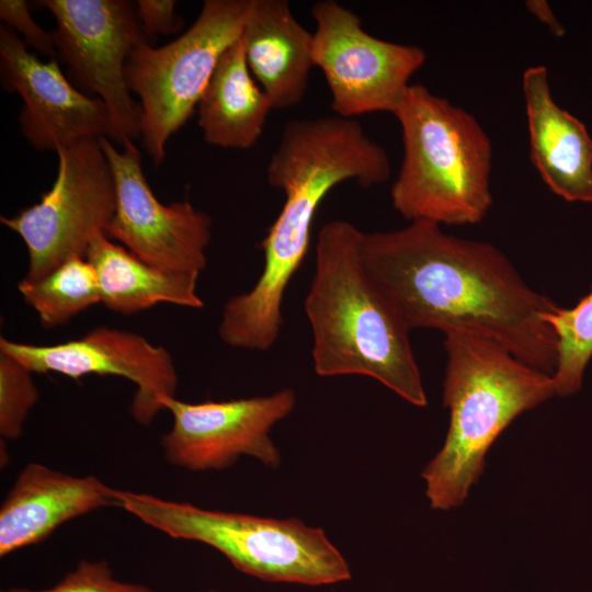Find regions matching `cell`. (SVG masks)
I'll use <instances>...</instances> for the list:
<instances>
[{
    "label": "cell",
    "mask_w": 592,
    "mask_h": 592,
    "mask_svg": "<svg viewBox=\"0 0 592 592\" xmlns=\"http://www.w3.org/2000/svg\"><path fill=\"white\" fill-rule=\"evenodd\" d=\"M362 258L410 331L476 333L554 374L557 337L545 315L558 305L534 291L493 244L415 220L397 230L364 232Z\"/></svg>",
    "instance_id": "6da1fadb"
},
{
    "label": "cell",
    "mask_w": 592,
    "mask_h": 592,
    "mask_svg": "<svg viewBox=\"0 0 592 592\" xmlns=\"http://www.w3.org/2000/svg\"><path fill=\"white\" fill-rule=\"evenodd\" d=\"M265 172L285 201L261 242V275L249 292L226 301L218 327L224 343L249 351H266L277 341L285 291L306 258L328 193L346 181L364 189L383 184L391 169L386 150L356 118L327 115L287 122Z\"/></svg>",
    "instance_id": "7a4b0ae2"
},
{
    "label": "cell",
    "mask_w": 592,
    "mask_h": 592,
    "mask_svg": "<svg viewBox=\"0 0 592 592\" xmlns=\"http://www.w3.org/2000/svg\"><path fill=\"white\" fill-rule=\"evenodd\" d=\"M363 231L331 220L316 243L314 277L304 307L312 333L315 372L363 375L417 407L428 403L410 330L367 272Z\"/></svg>",
    "instance_id": "3957f363"
},
{
    "label": "cell",
    "mask_w": 592,
    "mask_h": 592,
    "mask_svg": "<svg viewBox=\"0 0 592 592\" xmlns=\"http://www.w3.org/2000/svg\"><path fill=\"white\" fill-rule=\"evenodd\" d=\"M444 335L443 402L449 426L443 447L421 474L431 508L437 510L462 505L497 437L521 413L556 396L553 375L497 342L466 331Z\"/></svg>",
    "instance_id": "277c9868"
},
{
    "label": "cell",
    "mask_w": 592,
    "mask_h": 592,
    "mask_svg": "<svg viewBox=\"0 0 592 592\" xmlns=\"http://www.w3.org/2000/svg\"><path fill=\"white\" fill-rule=\"evenodd\" d=\"M392 114L403 144L394 208L410 221L480 223L492 205V146L477 119L420 83L408 88Z\"/></svg>",
    "instance_id": "5b68a950"
},
{
    "label": "cell",
    "mask_w": 592,
    "mask_h": 592,
    "mask_svg": "<svg viewBox=\"0 0 592 592\" xmlns=\"http://www.w3.org/2000/svg\"><path fill=\"white\" fill-rule=\"evenodd\" d=\"M115 496L119 508L146 525L175 539L208 545L257 579L317 587L352 577L325 531L299 519L208 510L129 490L115 489Z\"/></svg>",
    "instance_id": "8992f818"
},
{
    "label": "cell",
    "mask_w": 592,
    "mask_h": 592,
    "mask_svg": "<svg viewBox=\"0 0 592 592\" xmlns=\"http://www.w3.org/2000/svg\"><path fill=\"white\" fill-rule=\"evenodd\" d=\"M252 0H206L191 25L161 47L141 44L125 75L139 99L140 143L155 166L166 145L192 117L223 54L240 38Z\"/></svg>",
    "instance_id": "52a82bcc"
},
{
    "label": "cell",
    "mask_w": 592,
    "mask_h": 592,
    "mask_svg": "<svg viewBox=\"0 0 592 592\" xmlns=\"http://www.w3.org/2000/svg\"><path fill=\"white\" fill-rule=\"evenodd\" d=\"M58 171L39 202L14 216H1L29 253L24 278L35 281L67 259L86 253L92 240L106 235L116 210L114 177L100 143L87 138L57 150Z\"/></svg>",
    "instance_id": "ba28073f"
},
{
    "label": "cell",
    "mask_w": 592,
    "mask_h": 592,
    "mask_svg": "<svg viewBox=\"0 0 592 592\" xmlns=\"http://www.w3.org/2000/svg\"><path fill=\"white\" fill-rule=\"evenodd\" d=\"M56 27L50 31L56 59L83 93L101 99L111 118L109 139L121 147L139 139L140 107L126 81L125 67L133 49L149 43L135 3L127 0H42Z\"/></svg>",
    "instance_id": "9c48e42d"
},
{
    "label": "cell",
    "mask_w": 592,
    "mask_h": 592,
    "mask_svg": "<svg viewBox=\"0 0 592 592\" xmlns=\"http://www.w3.org/2000/svg\"><path fill=\"white\" fill-rule=\"evenodd\" d=\"M311 15L314 64L325 76L335 115L392 114L423 66L424 50L368 34L358 15L334 0L316 2Z\"/></svg>",
    "instance_id": "30bf717a"
},
{
    "label": "cell",
    "mask_w": 592,
    "mask_h": 592,
    "mask_svg": "<svg viewBox=\"0 0 592 592\" xmlns=\"http://www.w3.org/2000/svg\"><path fill=\"white\" fill-rule=\"evenodd\" d=\"M116 189V210L106 236L157 269L200 275L207 259L213 220L189 201L162 204L141 168V153L132 140L117 149L100 138Z\"/></svg>",
    "instance_id": "8fae6325"
},
{
    "label": "cell",
    "mask_w": 592,
    "mask_h": 592,
    "mask_svg": "<svg viewBox=\"0 0 592 592\" xmlns=\"http://www.w3.org/2000/svg\"><path fill=\"white\" fill-rule=\"evenodd\" d=\"M172 426L161 437L166 460L192 471L224 470L246 455L270 468L281 453L270 436L272 428L295 408L296 395L284 388L266 396L224 401H162Z\"/></svg>",
    "instance_id": "7c38bea8"
},
{
    "label": "cell",
    "mask_w": 592,
    "mask_h": 592,
    "mask_svg": "<svg viewBox=\"0 0 592 592\" xmlns=\"http://www.w3.org/2000/svg\"><path fill=\"white\" fill-rule=\"evenodd\" d=\"M0 352L15 358L33 374L56 373L73 379L95 374L130 380L136 391L130 406L135 421L152 422L164 410L162 401L175 397L178 374L169 351L132 331L93 328L66 342L37 345L1 337Z\"/></svg>",
    "instance_id": "4fadbf2b"
},
{
    "label": "cell",
    "mask_w": 592,
    "mask_h": 592,
    "mask_svg": "<svg viewBox=\"0 0 592 592\" xmlns=\"http://www.w3.org/2000/svg\"><path fill=\"white\" fill-rule=\"evenodd\" d=\"M1 86L18 93L23 105L18 122L36 150H55L87 138H109L110 113L104 102L76 88L56 58L45 62L18 34L0 25Z\"/></svg>",
    "instance_id": "5bb4252c"
},
{
    "label": "cell",
    "mask_w": 592,
    "mask_h": 592,
    "mask_svg": "<svg viewBox=\"0 0 592 592\" xmlns=\"http://www.w3.org/2000/svg\"><path fill=\"white\" fill-rule=\"evenodd\" d=\"M114 491L94 476L76 477L27 464L0 506V556L43 542L72 519L119 506Z\"/></svg>",
    "instance_id": "9a60e30c"
},
{
    "label": "cell",
    "mask_w": 592,
    "mask_h": 592,
    "mask_svg": "<svg viewBox=\"0 0 592 592\" xmlns=\"http://www.w3.org/2000/svg\"><path fill=\"white\" fill-rule=\"evenodd\" d=\"M531 159L546 185L568 202L592 203V138L578 118L553 99L547 69L522 77Z\"/></svg>",
    "instance_id": "2e32d148"
},
{
    "label": "cell",
    "mask_w": 592,
    "mask_h": 592,
    "mask_svg": "<svg viewBox=\"0 0 592 592\" xmlns=\"http://www.w3.org/2000/svg\"><path fill=\"white\" fill-rule=\"evenodd\" d=\"M241 39L248 67L273 110L300 103L315 67L312 33L294 16L287 0H252Z\"/></svg>",
    "instance_id": "e0dca14e"
},
{
    "label": "cell",
    "mask_w": 592,
    "mask_h": 592,
    "mask_svg": "<svg viewBox=\"0 0 592 592\" xmlns=\"http://www.w3.org/2000/svg\"><path fill=\"white\" fill-rule=\"evenodd\" d=\"M272 110L250 72L240 36L220 57L198 101L203 138L215 147L249 149L261 137Z\"/></svg>",
    "instance_id": "ac0fdd59"
},
{
    "label": "cell",
    "mask_w": 592,
    "mask_h": 592,
    "mask_svg": "<svg viewBox=\"0 0 592 592\" xmlns=\"http://www.w3.org/2000/svg\"><path fill=\"white\" fill-rule=\"evenodd\" d=\"M86 259L95 270L102 304L117 314H137L162 303L187 308L204 306L196 292L200 275L151 266L105 234L92 240Z\"/></svg>",
    "instance_id": "d6986e66"
},
{
    "label": "cell",
    "mask_w": 592,
    "mask_h": 592,
    "mask_svg": "<svg viewBox=\"0 0 592 592\" xmlns=\"http://www.w3.org/2000/svg\"><path fill=\"white\" fill-rule=\"evenodd\" d=\"M18 291L46 329L65 325L102 303L95 270L80 255L67 259L38 280L23 277L18 283Z\"/></svg>",
    "instance_id": "ffe728a7"
},
{
    "label": "cell",
    "mask_w": 592,
    "mask_h": 592,
    "mask_svg": "<svg viewBox=\"0 0 592 592\" xmlns=\"http://www.w3.org/2000/svg\"><path fill=\"white\" fill-rule=\"evenodd\" d=\"M557 337L558 357L553 374L556 396L580 390L584 369L592 357V287L572 308L558 306L545 315Z\"/></svg>",
    "instance_id": "44dd1931"
},
{
    "label": "cell",
    "mask_w": 592,
    "mask_h": 592,
    "mask_svg": "<svg viewBox=\"0 0 592 592\" xmlns=\"http://www.w3.org/2000/svg\"><path fill=\"white\" fill-rule=\"evenodd\" d=\"M32 374L0 352V436L4 442L21 437L29 413L39 399Z\"/></svg>",
    "instance_id": "7402d4cb"
},
{
    "label": "cell",
    "mask_w": 592,
    "mask_h": 592,
    "mask_svg": "<svg viewBox=\"0 0 592 592\" xmlns=\"http://www.w3.org/2000/svg\"><path fill=\"white\" fill-rule=\"evenodd\" d=\"M1 592H155L147 585L124 582L114 577L105 560H81L55 585L46 589L9 588Z\"/></svg>",
    "instance_id": "603a6c76"
},
{
    "label": "cell",
    "mask_w": 592,
    "mask_h": 592,
    "mask_svg": "<svg viewBox=\"0 0 592 592\" xmlns=\"http://www.w3.org/2000/svg\"><path fill=\"white\" fill-rule=\"evenodd\" d=\"M0 19L1 24L14 31L29 48H33L50 59L56 58L52 32L45 31L35 22L26 1L1 0Z\"/></svg>",
    "instance_id": "cb8c5ba5"
},
{
    "label": "cell",
    "mask_w": 592,
    "mask_h": 592,
    "mask_svg": "<svg viewBox=\"0 0 592 592\" xmlns=\"http://www.w3.org/2000/svg\"><path fill=\"white\" fill-rule=\"evenodd\" d=\"M174 0H137L136 12L149 42L158 35H170L182 30L184 20L175 13Z\"/></svg>",
    "instance_id": "d4e9b609"
},
{
    "label": "cell",
    "mask_w": 592,
    "mask_h": 592,
    "mask_svg": "<svg viewBox=\"0 0 592 592\" xmlns=\"http://www.w3.org/2000/svg\"><path fill=\"white\" fill-rule=\"evenodd\" d=\"M526 7L540 22L545 23L556 36H561L565 33V29L557 21L546 1H527Z\"/></svg>",
    "instance_id": "484cf974"
},
{
    "label": "cell",
    "mask_w": 592,
    "mask_h": 592,
    "mask_svg": "<svg viewBox=\"0 0 592 592\" xmlns=\"http://www.w3.org/2000/svg\"><path fill=\"white\" fill-rule=\"evenodd\" d=\"M203 592H218V591H216V590H213V589H209V590H207V591H203Z\"/></svg>",
    "instance_id": "4316f807"
}]
</instances>
